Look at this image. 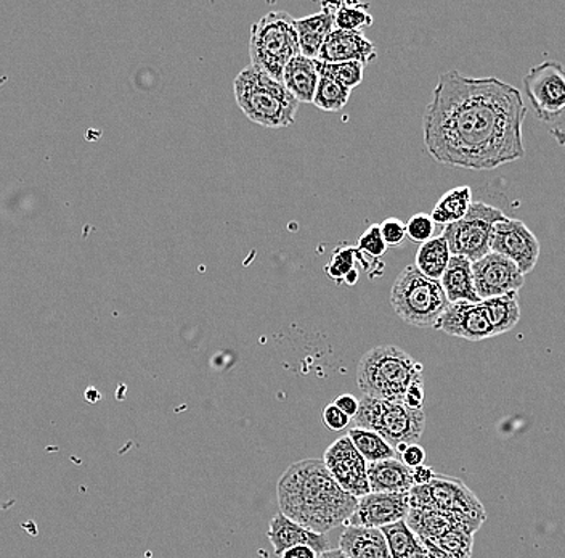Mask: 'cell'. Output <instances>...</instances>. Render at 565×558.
Returning <instances> with one entry per match:
<instances>
[{
  "label": "cell",
  "instance_id": "6da1fadb",
  "mask_svg": "<svg viewBox=\"0 0 565 558\" xmlns=\"http://www.w3.org/2000/svg\"><path fill=\"white\" fill-rule=\"evenodd\" d=\"M521 91L498 77L439 74L424 112V145L437 162L492 171L525 157Z\"/></svg>",
  "mask_w": 565,
  "mask_h": 558
},
{
  "label": "cell",
  "instance_id": "7a4b0ae2",
  "mask_svg": "<svg viewBox=\"0 0 565 558\" xmlns=\"http://www.w3.org/2000/svg\"><path fill=\"white\" fill-rule=\"evenodd\" d=\"M281 514L310 531L327 535L348 525L359 499L342 489L321 459H303L289 465L277 485Z\"/></svg>",
  "mask_w": 565,
  "mask_h": 558
},
{
  "label": "cell",
  "instance_id": "3957f363",
  "mask_svg": "<svg viewBox=\"0 0 565 558\" xmlns=\"http://www.w3.org/2000/svg\"><path fill=\"white\" fill-rule=\"evenodd\" d=\"M233 92L239 109L256 125L281 129L296 122L298 98L259 66H246L235 77Z\"/></svg>",
  "mask_w": 565,
  "mask_h": 558
},
{
  "label": "cell",
  "instance_id": "277c9868",
  "mask_svg": "<svg viewBox=\"0 0 565 558\" xmlns=\"http://www.w3.org/2000/svg\"><path fill=\"white\" fill-rule=\"evenodd\" d=\"M423 380V366L394 345L371 348L356 367V383L365 397L405 401L412 385Z\"/></svg>",
  "mask_w": 565,
  "mask_h": 558
},
{
  "label": "cell",
  "instance_id": "5b68a950",
  "mask_svg": "<svg viewBox=\"0 0 565 558\" xmlns=\"http://www.w3.org/2000/svg\"><path fill=\"white\" fill-rule=\"evenodd\" d=\"M391 306L404 323L436 328L450 306L440 282L427 278L415 266L405 267L391 288Z\"/></svg>",
  "mask_w": 565,
  "mask_h": 558
},
{
  "label": "cell",
  "instance_id": "8992f818",
  "mask_svg": "<svg viewBox=\"0 0 565 558\" xmlns=\"http://www.w3.org/2000/svg\"><path fill=\"white\" fill-rule=\"evenodd\" d=\"M250 65L259 66L282 83L286 66L300 54L296 20L286 12H270L250 28Z\"/></svg>",
  "mask_w": 565,
  "mask_h": 558
},
{
  "label": "cell",
  "instance_id": "52a82bcc",
  "mask_svg": "<svg viewBox=\"0 0 565 558\" xmlns=\"http://www.w3.org/2000/svg\"><path fill=\"white\" fill-rule=\"evenodd\" d=\"M353 423L356 429L381 434L397 451L402 444H415L422 438L426 414L424 409H412L405 402L363 397Z\"/></svg>",
  "mask_w": 565,
  "mask_h": 558
},
{
  "label": "cell",
  "instance_id": "ba28073f",
  "mask_svg": "<svg viewBox=\"0 0 565 558\" xmlns=\"http://www.w3.org/2000/svg\"><path fill=\"white\" fill-rule=\"evenodd\" d=\"M504 213L492 204L475 201L468 217L444 228V236L454 256L468 257L471 263L492 253L493 228Z\"/></svg>",
  "mask_w": 565,
  "mask_h": 558
},
{
  "label": "cell",
  "instance_id": "9c48e42d",
  "mask_svg": "<svg viewBox=\"0 0 565 558\" xmlns=\"http://www.w3.org/2000/svg\"><path fill=\"white\" fill-rule=\"evenodd\" d=\"M409 505L412 508H436L479 522L487 520V512L479 497L454 476L436 475L429 485L413 486L409 491Z\"/></svg>",
  "mask_w": 565,
  "mask_h": 558
},
{
  "label": "cell",
  "instance_id": "30bf717a",
  "mask_svg": "<svg viewBox=\"0 0 565 558\" xmlns=\"http://www.w3.org/2000/svg\"><path fill=\"white\" fill-rule=\"evenodd\" d=\"M524 91L536 116L554 122L565 109V66L559 62L533 66L525 74Z\"/></svg>",
  "mask_w": 565,
  "mask_h": 558
},
{
  "label": "cell",
  "instance_id": "8fae6325",
  "mask_svg": "<svg viewBox=\"0 0 565 558\" xmlns=\"http://www.w3.org/2000/svg\"><path fill=\"white\" fill-rule=\"evenodd\" d=\"M490 249L493 253L501 254L518 264L524 275L535 270L540 252H542L539 239L530 231L525 222L508 217L494 224Z\"/></svg>",
  "mask_w": 565,
  "mask_h": 558
},
{
  "label": "cell",
  "instance_id": "7c38bea8",
  "mask_svg": "<svg viewBox=\"0 0 565 558\" xmlns=\"http://www.w3.org/2000/svg\"><path fill=\"white\" fill-rule=\"evenodd\" d=\"M324 465L334 476L342 489L362 499L371 493L369 480V462L353 446L351 438H338L323 455Z\"/></svg>",
  "mask_w": 565,
  "mask_h": 558
},
{
  "label": "cell",
  "instance_id": "4fadbf2b",
  "mask_svg": "<svg viewBox=\"0 0 565 558\" xmlns=\"http://www.w3.org/2000/svg\"><path fill=\"white\" fill-rule=\"evenodd\" d=\"M472 272L480 302L519 292L524 287L525 275L518 264L498 253H489L472 263Z\"/></svg>",
  "mask_w": 565,
  "mask_h": 558
},
{
  "label": "cell",
  "instance_id": "5bb4252c",
  "mask_svg": "<svg viewBox=\"0 0 565 558\" xmlns=\"http://www.w3.org/2000/svg\"><path fill=\"white\" fill-rule=\"evenodd\" d=\"M409 510H412L409 493H370L359 499L355 514L352 515L348 525L384 528V526L406 520Z\"/></svg>",
  "mask_w": 565,
  "mask_h": 558
},
{
  "label": "cell",
  "instance_id": "9a60e30c",
  "mask_svg": "<svg viewBox=\"0 0 565 558\" xmlns=\"http://www.w3.org/2000/svg\"><path fill=\"white\" fill-rule=\"evenodd\" d=\"M436 330L468 341H482L494 337L492 323L482 302L450 303Z\"/></svg>",
  "mask_w": 565,
  "mask_h": 558
},
{
  "label": "cell",
  "instance_id": "2e32d148",
  "mask_svg": "<svg viewBox=\"0 0 565 558\" xmlns=\"http://www.w3.org/2000/svg\"><path fill=\"white\" fill-rule=\"evenodd\" d=\"M406 523L419 539L429 540L439 539L454 529L476 535L480 526L483 525V522L475 520L466 515L447 514V512L436 510V508H412L406 517Z\"/></svg>",
  "mask_w": 565,
  "mask_h": 558
},
{
  "label": "cell",
  "instance_id": "e0dca14e",
  "mask_svg": "<svg viewBox=\"0 0 565 558\" xmlns=\"http://www.w3.org/2000/svg\"><path fill=\"white\" fill-rule=\"evenodd\" d=\"M268 539L274 546L275 556L281 557L286 550L292 549L298 546H309L321 556V554L330 550V540L327 535L310 531L303 528L299 523L292 522L291 518L286 517L285 514L278 512L268 525Z\"/></svg>",
  "mask_w": 565,
  "mask_h": 558
},
{
  "label": "cell",
  "instance_id": "ac0fdd59",
  "mask_svg": "<svg viewBox=\"0 0 565 558\" xmlns=\"http://www.w3.org/2000/svg\"><path fill=\"white\" fill-rule=\"evenodd\" d=\"M376 56V45L365 34L334 30L321 48L318 60L323 63L360 62L369 65Z\"/></svg>",
  "mask_w": 565,
  "mask_h": 558
},
{
  "label": "cell",
  "instance_id": "d6986e66",
  "mask_svg": "<svg viewBox=\"0 0 565 558\" xmlns=\"http://www.w3.org/2000/svg\"><path fill=\"white\" fill-rule=\"evenodd\" d=\"M335 3L323 2L321 12L306 19L296 20L300 42V54L307 59L318 60L321 48L335 30Z\"/></svg>",
  "mask_w": 565,
  "mask_h": 558
},
{
  "label": "cell",
  "instance_id": "ffe728a7",
  "mask_svg": "<svg viewBox=\"0 0 565 558\" xmlns=\"http://www.w3.org/2000/svg\"><path fill=\"white\" fill-rule=\"evenodd\" d=\"M339 549L349 558H392L381 528L348 525L339 536Z\"/></svg>",
  "mask_w": 565,
  "mask_h": 558
},
{
  "label": "cell",
  "instance_id": "44dd1931",
  "mask_svg": "<svg viewBox=\"0 0 565 558\" xmlns=\"http://www.w3.org/2000/svg\"><path fill=\"white\" fill-rule=\"evenodd\" d=\"M369 480L371 493L406 494L415 486L413 468L404 464L402 459L369 464Z\"/></svg>",
  "mask_w": 565,
  "mask_h": 558
},
{
  "label": "cell",
  "instance_id": "7402d4cb",
  "mask_svg": "<svg viewBox=\"0 0 565 558\" xmlns=\"http://www.w3.org/2000/svg\"><path fill=\"white\" fill-rule=\"evenodd\" d=\"M440 284L450 303H480L476 289L472 263L468 257H451L450 266L445 271Z\"/></svg>",
  "mask_w": 565,
  "mask_h": 558
},
{
  "label": "cell",
  "instance_id": "603a6c76",
  "mask_svg": "<svg viewBox=\"0 0 565 558\" xmlns=\"http://www.w3.org/2000/svg\"><path fill=\"white\" fill-rule=\"evenodd\" d=\"M320 73H318L316 60L298 55L286 66L282 74V84L291 92L299 104H313L316 98Z\"/></svg>",
  "mask_w": 565,
  "mask_h": 558
},
{
  "label": "cell",
  "instance_id": "cb8c5ba5",
  "mask_svg": "<svg viewBox=\"0 0 565 558\" xmlns=\"http://www.w3.org/2000/svg\"><path fill=\"white\" fill-rule=\"evenodd\" d=\"M451 254L450 245L444 236H434L429 242L419 245L415 256V267L427 278L440 282L445 271L450 266Z\"/></svg>",
  "mask_w": 565,
  "mask_h": 558
},
{
  "label": "cell",
  "instance_id": "d4e9b609",
  "mask_svg": "<svg viewBox=\"0 0 565 558\" xmlns=\"http://www.w3.org/2000/svg\"><path fill=\"white\" fill-rule=\"evenodd\" d=\"M472 204H475V201H472L471 187H455V189L448 190L447 193L440 197L430 217H433L437 225L447 228V225L455 224V222H459L468 217Z\"/></svg>",
  "mask_w": 565,
  "mask_h": 558
},
{
  "label": "cell",
  "instance_id": "484cf974",
  "mask_svg": "<svg viewBox=\"0 0 565 558\" xmlns=\"http://www.w3.org/2000/svg\"><path fill=\"white\" fill-rule=\"evenodd\" d=\"M482 305L486 307L490 323H492L494 337L508 334L521 320L519 292L508 293V295L498 296V298L486 299V302H482Z\"/></svg>",
  "mask_w": 565,
  "mask_h": 558
},
{
  "label": "cell",
  "instance_id": "4316f807",
  "mask_svg": "<svg viewBox=\"0 0 565 558\" xmlns=\"http://www.w3.org/2000/svg\"><path fill=\"white\" fill-rule=\"evenodd\" d=\"M348 436L351 438L353 446L356 448V451L363 455V459L369 464L395 459V455H397V451L381 434L371 432V430L353 427V429L349 430Z\"/></svg>",
  "mask_w": 565,
  "mask_h": 558
},
{
  "label": "cell",
  "instance_id": "83f0119b",
  "mask_svg": "<svg viewBox=\"0 0 565 558\" xmlns=\"http://www.w3.org/2000/svg\"><path fill=\"white\" fill-rule=\"evenodd\" d=\"M369 9V3H335V30L363 33L365 28H370L371 24L374 23V19L371 17Z\"/></svg>",
  "mask_w": 565,
  "mask_h": 558
},
{
  "label": "cell",
  "instance_id": "f1b7e54d",
  "mask_svg": "<svg viewBox=\"0 0 565 558\" xmlns=\"http://www.w3.org/2000/svg\"><path fill=\"white\" fill-rule=\"evenodd\" d=\"M351 90L331 77L320 76L313 105L323 112H339L348 105Z\"/></svg>",
  "mask_w": 565,
  "mask_h": 558
},
{
  "label": "cell",
  "instance_id": "f546056e",
  "mask_svg": "<svg viewBox=\"0 0 565 558\" xmlns=\"http://www.w3.org/2000/svg\"><path fill=\"white\" fill-rule=\"evenodd\" d=\"M316 65L320 76L331 77L351 91L362 84L366 66L360 62L323 63L320 60H316Z\"/></svg>",
  "mask_w": 565,
  "mask_h": 558
},
{
  "label": "cell",
  "instance_id": "4dcf8cb0",
  "mask_svg": "<svg viewBox=\"0 0 565 558\" xmlns=\"http://www.w3.org/2000/svg\"><path fill=\"white\" fill-rule=\"evenodd\" d=\"M381 529H383L384 536H386L392 558H404L406 554L412 552L413 549H416L422 544V540L412 531L406 520L384 526Z\"/></svg>",
  "mask_w": 565,
  "mask_h": 558
},
{
  "label": "cell",
  "instance_id": "1f68e13d",
  "mask_svg": "<svg viewBox=\"0 0 565 558\" xmlns=\"http://www.w3.org/2000/svg\"><path fill=\"white\" fill-rule=\"evenodd\" d=\"M475 536L471 533L461 531V529H454V531L433 540V543L454 558H472Z\"/></svg>",
  "mask_w": 565,
  "mask_h": 558
},
{
  "label": "cell",
  "instance_id": "d6a6232c",
  "mask_svg": "<svg viewBox=\"0 0 565 558\" xmlns=\"http://www.w3.org/2000/svg\"><path fill=\"white\" fill-rule=\"evenodd\" d=\"M359 263V252L351 246H342L335 250L330 264L327 266V274L338 284H342L352 271H355V264Z\"/></svg>",
  "mask_w": 565,
  "mask_h": 558
},
{
  "label": "cell",
  "instance_id": "836d02e7",
  "mask_svg": "<svg viewBox=\"0 0 565 558\" xmlns=\"http://www.w3.org/2000/svg\"><path fill=\"white\" fill-rule=\"evenodd\" d=\"M387 249L386 240H384L383 234H381L380 224L370 225V228L360 235L359 242H356V250L369 254V256L374 257V260L383 257Z\"/></svg>",
  "mask_w": 565,
  "mask_h": 558
},
{
  "label": "cell",
  "instance_id": "e575fe53",
  "mask_svg": "<svg viewBox=\"0 0 565 558\" xmlns=\"http://www.w3.org/2000/svg\"><path fill=\"white\" fill-rule=\"evenodd\" d=\"M436 221H434L430 214L418 213L415 217L409 218L406 222V231H408L409 239L416 243H426L434 239V232H436Z\"/></svg>",
  "mask_w": 565,
  "mask_h": 558
},
{
  "label": "cell",
  "instance_id": "d590c367",
  "mask_svg": "<svg viewBox=\"0 0 565 558\" xmlns=\"http://www.w3.org/2000/svg\"><path fill=\"white\" fill-rule=\"evenodd\" d=\"M381 234H383L384 240H386L388 249H397L402 243L405 242L406 236H408V231H406L405 222H402L398 218H387L381 222Z\"/></svg>",
  "mask_w": 565,
  "mask_h": 558
},
{
  "label": "cell",
  "instance_id": "8d00e7d4",
  "mask_svg": "<svg viewBox=\"0 0 565 558\" xmlns=\"http://www.w3.org/2000/svg\"><path fill=\"white\" fill-rule=\"evenodd\" d=\"M323 422L328 429L339 432V430L348 429L349 423H351V417L344 414L333 402V404L327 406L323 409Z\"/></svg>",
  "mask_w": 565,
  "mask_h": 558
},
{
  "label": "cell",
  "instance_id": "74e56055",
  "mask_svg": "<svg viewBox=\"0 0 565 558\" xmlns=\"http://www.w3.org/2000/svg\"><path fill=\"white\" fill-rule=\"evenodd\" d=\"M401 457L404 464L408 465L409 468H416L419 467V465H424V462H426V451H424V448L419 446V444H409Z\"/></svg>",
  "mask_w": 565,
  "mask_h": 558
},
{
  "label": "cell",
  "instance_id": "f35d334b",
  "mask_svg": "<svg viewBox=\"0 0 565 558\" xmlns=\"http://www.w3.org/2000/svg\"><path fill=\"white\" fill-rule=\"evenodd\" d=\"M405 404L412 409H423L424 406V380L416 381L412 385L405 397Z\"/></svg>",
  "mask_w": 565,
  "mask_h": 558
},
{
  "label": "cell",
  "instance_id": "ab89813d",
  "mask_svg": "<svg viewBox=\"0 0 565 558\" xmlns=\"http://www.w3.org/2000/svg\"><path fill=\"white\" fill-rule=\"evenodd\" d=\"M334 404L341 409L344 414H348L353 419L356 414H359L360 401L353 394H341L334 399Z\"/></svg>",
  "mask_w": 565,
  "mask_h": 558
},
{
  "label": "cell",
  "instance_id": "60d3db41",
  "mask_svg": "<svg viewBox=\"0 0 565 558\" xmlns=\"http://www.w3.org/2000/svg\"><path fill=\"white\" fill-rule=\"evenodd\" d=\"M434 476H436V473H434L433 468L427 467V465H419V467L413 468V483H415V486L429 485Z\"/></svg>",
  "mask_w": 565,
  "mask_h": 558
},
{
  "label": "cell",
  "instance_id": "b9f144b4",
  "mask_svg": "<svg viewBox=\"0 0 565 558\" xmlns=\"http://www.w3.org/2000/svg\"><path fill=\"white\" fill-rule=\"evenodd\" d=\"M280 558H318V554L312 549V547L298 546L286 550Z\"/></svg>",
  "mask_w": 565,
  "mask_h": 558
},
{
  "label": "cell",
  "instance_id": "7bdbcfd3",
  "mask_svg": "<svg viewBox=\"0 0 565 558\" xmlns=\"http://www.w3.org/2000/svg\"><path fill=\"white\" fill-rule=\"evenodd\" d=\"M423 543V546L426 547L427 554H429L430 558H454L450 554L441 550L437 544H434L433 540L429 539H419Z\"/></svg>",
  "mask_w": 565,
  "mask_h": 558
},
{
  "label": "cell",
  "instance_id": "ee69618b",
  "mask_svg": "<svg viewBox=\"0 0 565 558\" xmlns=\"http://www.w3.org/2000/svg\"><path fill=\"white\" fill-rule=\"evenodd\" d=\"M404 558H430L429 554H427L426 547L423 546V543L419 544L416 549H413L412 552L406 554Z\"/></svg>",
  "mask_w": 565,
  "mask_h": 558
},
{
  "label": "cell",
  "instance_id": "f6af8a7d",
  "mask_svg": "<svg viewBox=\"0 0 565 558\" xmlns=\"http://www.w3.org/2000/svg\"><path fill=\"white\" fill-rule=\"evenodd\" d=\"M318 558H349L345 556L344 552H342L341 549H330L327 550V552L321 554V556H318Z\"/></svg>",
  "mask_w": 565,
  "mask_h": 558
},
{
  "label": "cell",
  "instance_id": "bcb514c9",
  "mask_svg": "<svg viewBox=\"0 0 565 558\" xmlns=\"http://www.w3.org/2000/svg\"><path fill=\"white\" fill-rule=\"evenodd\" d=\"M359 271H352L351 274L348 275V278H345V284L355 285L356 281H359Z\"/></svg>",
  "mask_w": 565,
  "mask_h": 558
}]
</instances>
